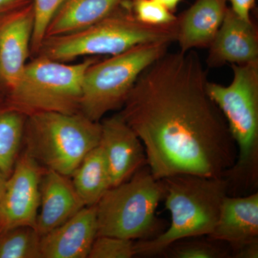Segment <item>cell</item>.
I'll return each instance as SVG.
<instances>
[{
	"label": "cell",
	"mask_w": 258,
	"mask_h": 258,
	"mask_svg": "<svg viewBox=\"0 0 258 258\" xmlns=\"http://www.w3.org/2000/svg\"><path fill=\"white\" fill-rule=\"evenodd\" d=\"M137 256L135 242L113 236H97L88 258H132Z\"/></svg>",
	"instance_id": "cell-24"
},
{
	"label": "cell",
	"mask_w": 258,
	"mask_h": 258,
	"mask_svg": "<svg viewBox=\"0 0 258 258\" xmlns=\"http://www.w3.org/2000/svg\"><path fill=\"white\" fill-rule=\"evenodd\" d=\"M134 18L152 26H165L177 21L178 17L157 0H127Z\"/></svg>",
	"instance_id": "cell-22"
},
{
	"label": "cell",
	"mask_w": 258,
	"mask_h": 258,
	"mask_svg": "<svg viewBox=\"0 0 258 258\" xmlns=\"http://www.w3.org/2000/svg\"><path fill=\"white\" fill-rule=\"evenodd\" d=\"M97 236L96 206L84 207L41 236V258H87Z\"/></svg>",
	"instance_id": "cell-13"
},
{
	"label": "cell",
	"mask_w": 258,
	"mask_h": 258,
	"mask_svg": "<svg viewBox=\"0 0 258 258\" xmlns=\"http://www.w3.org/2000/svg\"><path fill=\"white\" fill-rule=\"evenodd\" d=\"M161 181L171 225L154 238L135 242L137 255H161L176 241L210 235L218 220L222 202L229 195L228 181L224 176L183 174Z\"/></svg>",
	"instance_id": "cell-3"
},
{
	"label": "cell",
	"mask_w": 258,
	"mask_h": 258,
	"mask_svg": "<svg viewBox=\"0 0 258 258\" xmlns=\"http://www.w3.org/2000/svg\"><path fill=\"white\" fill-rule=\"evenodd\" d=\"M227 86L208 81V92L227 122L237 149L234 165L224 177L229 195L254 192L258 186V62L231 64Z\"/></svg>",
	"instance_id": "cell-2"
},
{
	"label": "cell",
	"mask_w": 258,
	"mask_h": 258,
	"mask_svg": "<svg viewBox=\"0 0 258 258\" xmlns=\"http://www.w3.org/2000/svg\"><path fill=\"white\" fill-rule=\"evenodd\" d=\"M177 29V21L165 26L141 23L134 18L124 0L111 14L87 28L47 37L37 55L69 62L79 57L118 55L143 44L176 42Z\"/></svg>",
	"instance_id": "cell-4"
},
{
	"label": "cell",
	"mask_w": 258,
	"mask_h": 258,
	"mask_svg": "<svg viewBox=\"0 0 258 258\" xmlns=\"http://www.w3.org/2000/svg\"><path fill=\"white\" fill-rule=\"evenodd\" d=\"M66 0H32L34 28L31 42V55L36 56L45 38L51 20Z\"/></svg>",
	"instance_id": "cell-23"
},
{
	"label": "cell",
	"mask_w": 258,
	"mask_h": 258,
	"mask_svg": "<svg viewBox=\"0 0 258 258\" xmlns=\"http://www.w3.org/2000/svg\"><path fill=\"white\" fill-rule=\"evenodd\" d=\"M170 45L143 44L91 64L83 78L81 113L100 122L108 112L122 108L141 74L166 53Z\"/></svg>",
	"instance_id": "cell-8"
},
{
	"label": "cell",
	"mask_w": 258,
	"mask_h": 258,
	"mask_svg": "<svg viewBox=\"0 0 258 258\" xmlns=\"http://www.w3.org/2000/svg\"><path fill=\"white\" fill-rule=\"evenodd\" d=\"M96 60V57H89L69 64L35 56L9 91V106L26 117L43 112L81 113L83 78Z\"/></svg>",
	"instance_id": "cell-7"
},
{
	"label": "cell",
	"mask_w": 258,
	"mask_h": 258,
	"mask_svg": "<svg viewBox=\"0 0 258 258\" xmlns=\"http://www.w3.org/2000/svg\"><path fill=\"white\" fill-rule=\"evenodd\" d=\"M157 1L165 6L168 10L174 13L181 0H157Z\"/></svg>",
	"instance_id": "cell-28"
},
{
	"label": "cell",
	"mask_w": 258,
	"mask_h": 258,
	"mask_svg": "<svg viewBox=\"0 0 258 258\" xmlns=\"http://www.w3.org/2000/svg\"><path fill=\"white\" fill-rule=\"evenodd\" d=\"M26 116L11 107L0 111V173L9 176L16 162Z\"/></svg>",
	"instance_id": "cell-19"
},
{
	"label": "cell",
	"mask_w": 258,
	"mask_h": 258,
	"mask_svg": "<svg viewBox=\"0 0 258 258\" xmlns=\"http://www.w3.org/2000/svg\"><path fill=\"white\" fill-rule=\"evenodd\" d=\"M71 176L86 207L96 205L112 187L108 164L99 145L88 153Z\"/></svg>",
	"instance_id": "cell-18"
},
{
	"label": "cell",
	"mask_w": 258,
	"mask_h": 258,
	"mask_svg": "<svg viewBox=\"0 0 258 258\" xmlns=\"http://www.w3.org/2000/svg\"><path fill=\"white\" fill-rule=\"evenodd\" d=\"M232 257L235 258H257L258 257V242L244 246L232 254Z\"/></svg>",
	"instance_id": "cell-27"
},
{
	"label": "cell",
	"mask_w": 258,
	"mask_h": 258,
	"mask_svg": "<svg viewBox=\"0 0 258 258\" xmlns=\"http://www.w3.org/2000/svg\"><path fill=\"white\" fill-rule=\"evenodd\" d=\"M5 184V176L0 173V200H1L2 196H3V192H4Z\"/></svg>",
	"instance_id": "cell-29"
},
{
	"label": "cell",
	"mask_w": 258,
	"mask_h": 258,
	"mask_svg": "<svg viewBox=\"0 0 258 258\" xmlns=\"http://www.w3.org/2000/svg\"><path fill=\"white\" fill-rule=\"evenodd\" d=\"M195 51L166 53L139 76L119 113L143 144L156 179L177 174L224 176L237 149L208 94Z\"/></svg>",
	"instance_id": "cell-1"
},
{
	"label": "cell",
	"mask_w": 258,
	"mask_h": 258,
	"mask_svg": "<svg viewBox=\"0 0 258 258\" xmlns=\"http://www.w3.org/2000/svg\"><path fill=\"white\" fill-rule=\"evenodd\" d=\"M101 121L81 113L43 112L26 117L23 139L27 151L45 169L72 175L101 140Z\"/></svg>",
	"instance_id": "cell-5"
},
{
	"label": "cell",
	"mask_w": 258,
	"mask_h": 258,
	"mask_svg": "<svg viewBox=\"0 0 258 258\" xmlns=\"http://www.w3.org/2000/svg\"><path fill=\"white\" fill-rule=\"evenodd\" d=\"M31 3L32 0H0V18Z\"/></svg>",
	"instance_id": "cell-26"
},
{
	"label": "cell",
	"mask_w": 258,
	"mask_h": 258,
	"mask_svg": "<svg viewBox=\"0 0 258 258\" xmlns=\"http://www.w3.org/2000/svg\"><path fill=\"white\" fill-rule=\"evenodd\" d=\"M123 1L66 0L51 20L45 38L68 35L87 28L111 14Z\"/></svg>",
	"instance_id": "cell-17"
},
{
	"label": "cell",
	"mask_w": 258,
	"mask_h": 258,
	"mask_svg": "<svg viewBox=\"0 0 258 258\" xmlns=\"http://www.w3.org/2000/svg\"><path fill=\"white\" fill-rule=\"evenodd\" d=\"M227 0H195L178 17L177 37L181 52L210 46L223 21Z\"/></svg>",
	"instance_id": "cell-16"
},
{
	"label": "cell",
	"mask_w": 258,
	"mask_h": 258,
	"mask_svg": "<svg viewBox=\"0 0 258 258\" xmlns=\"http://www.w3.org/2000/svg\"><path fill=\"white\" fill-rule=\"evenodd\" d=\"M44 169L26 150L17 159L0 200L2 233L18 227L35 228Z\"/></svg>",
	"instance_id": "cell-9"
},
{
	"label": "cell",
	"mask_w": 258,
	"mask_h": 258,
	"mask_svg": "<svg viewBox=\"0 0 258 258\" xmlns=\"http://www.w3.org/2000/svg\"><path fill=\"white\" fill-rule=\"evenodd\" d=\"M33 28L32 3L0 18V81L9 91L31 55Z\"/></svg>",
	"instance_id": "cell-11"
},
{
	"label": "cell",
	"mask_w": 258,
	"mask_h": 258,
	"mask_svg": "<svg viewBox=\"0 0 258 258\" xmlns=\"http://www.w3.org/2000/svg\"><path fill=\"white\" fill-rule=\"evenodd\" d=\"M210 240L228 244L232 254L258 242V192L226 196Z\"/></svg>",
	"instance_id": "cell-14"
},
{
	"label": "cell",
	"mask_w": 258,
	"mask_h": 258,
	"mask_svg": "<svg viewBox=\"0 0 258 258\" xmlns=\"http://www.w3.org/2000/svg\"><path fill=\"white\" fill-rule=\"evenodd\" d=\"M205 237H189L176 241L168 246L161 255L169 258L232 257L230 249L222 246V242Z\"/></svg>",
	"instance_id": "cell-21"
},
{
	"label": "cell",
	"mask_w": 258,
	"mask_h": 258,
	"mask_svg": "<svg viewBox=\"0 0 258 258\" xmlns=\"http://www.w3.org/2000/svg\"><path fill=\"white\" fill-rule=\"evenodd\" d=\"M230 2V8L241 18L250 21L251 10L254 8L255 0H227Z\"/></svg>",
	"instance_id": "cell-25"
},
{
	"label": "cell",
	"mask_w": 258,
	"mask_h": 258,
	"mask_svg": "<svg viewBox=\"0 0 258 258\" xmlns=\"http://www.w3.org/2000/svg\"><path fill=\"white\" fill-rule=\"evenodd\" d=\"M40 207L35 229L42 236L62 225L86 206L69 176L45 169L40 181Z\"/></svg>",
	"instance_id": "cell-15"
},
{
	"label": "cell",
	"mask_w": 258,
	"mask_h": 258,
	"mask_svg": "<svg viewBox=\"0 0 258 258\" xmlns=\"http://www.w3.org/2000/svg\"><path fill=\"white\" fill-rule=\"evenodd\" d=\"M99 146L106 158L112 187L124 182L147 165L142 141L119 113L101 122Z\"/></svg>",
	"instance_id": "cell-10"
},
{
	"label": "cell",
	"mask_w": 258,
	"mask_h": 258,
	"mask_svg": "<svg viewBox=\"0 0 258 258\" xmlns=\"http://www.w3.org/2000/svg\"><path fill=\"white\" fill-rule=\"evenodd\" d=\"M40 240L36 229L18 227L3 232L0 258H41Z\"/></svg>",
	"instance_id": "cell-20"
},
{
	"label": "cell",
	"mask_w": 258,
	"mask_h": 258,
	"mask_svg": "<svg viewBox=\"0 0 258 258\" xmlns=\"http://www.w3.org/2000/svg\"><path fill=\"white\" fill-rule=\"evenodd\" d=\"M164 195L161 180L144 166L127 181L108 189L97 203L98 236L132 240L157 237L162 227L156 211Z\"/></svg>",
	"instance_id": "cell-6"
},
{
	"label": "cell",
	"mask_w": 258,
	"mask_h": 258,
	"mask_svg": "<svg viewBox=\"0 0 258 258\" xmlns=\"http://www.w3.org/2000/svg\"><path fill=\"white\" fill-rule=\"evenodd\" d=\"M209 67L258 62V34L252 20L247 21L227 8L225 18L210 46Z\"/></svg>",
	"instance_id": "cell-12"
}]
</instances>
